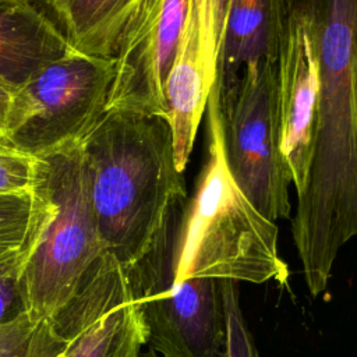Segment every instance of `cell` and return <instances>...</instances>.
I'll use <instances>...</instances> for the list:
<instances>
[{
	"label": "cell",
	"instance_id": "obj_1",
	"mask_svg": "<svg viewBox=\"0 0 357 357\" xmlns=\"http://www.w3.org/2000/svg\"><path fill=\"white\" fill-rule=\"evenodd\" d=\"M318 73L314 146L291 234L307 287L326 290L339 250L357 237V0H298Z\"/></svg>",
	"mask_w": 357,
	"mask_h": 357
},
{
	"label": "cell",
	"instance_id": "obj_2",
	"mask_svg": "<svg viewBox=\"0 0 357 357\" xmlns=\"http://www.w3.org/2000/svg\"><path fill=\"white\" fill-rule=\"evenodd\" d=\"M105 251L134 264L188 199L169 120L106 109L81 141Z\"/></svg>",
	"mask_w": 357,
	"mask_h": 357
},
{
	"label": "cell",
	"instance_id": "obj_3",
	"mask_svg": "<svg viewBox=\"0 0 357 357\" xmlns=\"http://www.w3.org/2000/svg\"><path fill=\"white\" fill-rule=\"evenodd\" d=\"M205 156L177 226V275L287 284L278 226L259 215L233 183L223 158L219 79L206 100Z\"/></svg>",
	"mask_w": 357,
	"mask_h": 357
},
{
	"label": "cell",
	"instance_id": "obj_4",
	"mask_svg": "<svg viewBox=\"0 0 357 357\" xmlns=\"http://www.w3.org/2000/svg\"><path fill=\"white\" fill-rule=\"evenodd\" d=\"M38 160L50 212L21 278L25 312L35 321L54 317L106 252L98 233L81 142Z\"/></svg>",
	"mask_w": 357,
	"mask_h": 357
},
{
	"label": "cell",
	"instance_id": "obj_5",
	"mask_svg": "<svg viewBox=\"0 0 357 357\" xmlns=\"http://www.w3.org/2000/svg\"><path fill=\"white\" fill-rule=\"evenodd\" d=\"M183 209L126 268L131 294L146 329V346L159 357H225L220 280L177 275Z\"/></svg>",
	"mask_w": 357,
	"mask_h": 357
},
{
	"label": "cell",
	"instance_id": "obj_6",
	"mask_svg": "<svg viewBox=\"0 0 357 357\" xmlns=\"http://www.w3.org/2000/svg\"><path fill=\"white\" fill-rule=\"evenodd\" d=\"M219 109L223 158L233 183L269 222L290 218L291 180L279 144L278 63L258 60L233 82H219Z\"/></svg>",
	"mask_w": 357,
	"mask_h": 357
},
{
	"label": "cell",
	"instance_id": "obj_7",
	"mask_svg": "<svg viewBox=\"0 0 357 357\" xmlns=\"http://www.w3.org/2000/svg\"><path fill=\"white\" fill-rule=\"evenodd\" d=\"M114 61L70 50L14 95L3 139L33 158L81 142L106 110Z\"/></svg>",
	"mask_w": 357,
	"mask_h": 357
},
{
	"label": "cell",
	"instance_id": "obj_8",
	"mask_svg": "<svg viewBox=\"0 0 357 357\" xmlns=\"http://www.w3.org/2000/svg\"><path fill=\"white\" fill-rule=\"evenodd\" d=\"M54 319L64 339L59 357H141L146 344L126 266L109 252L93 264Z\"/></svg>",
	"mask_w": 357,
	"mask_h": 357
},
{
	"label": "cell",
	"instance_id": "obj_9",
	"mask_svg": "<svg viewBox=\"0 0 357 357\" xmlns=\"http://www.w3.org/2000/svg\"><path fill=\"white\" fill-rule=\"evenodd\" d=\"M190 0H138L123 31L106 109L167 119L166 81Z\"/></svg>",
	"mask_w": 357,
	"mask_h": 357
},
{
	"label": "cell",
	"instance_id": "obj_10",
	"mask_svg": "<svg viewBox=\"0 0 357 357\" xmlns=\"http://www.w3.org/2000/svg\"><path fill=\"white\" fill-rule=\"evenodd\" d=\"M226 0H190L187 22L166 81L176 165L185 172L206 100L216 81Z\"/></svg>",
	"mask_w": 357,
	"mask_h": 357
},
{
	"label": "cell",
	"instance_id": "obj_11",
	"mask_svg": "<svg viewBox=\"0 0 357 357\" xmlns=\"http://www.w3.org/2000/svg\"><path fill=\"white\" fill-rule=\"evenodd\" d=\"M317 103L318 73L308 20L298 0H286L278 57V117L280 152L296 192L308 176Z\"/></svg>",
	"mask_w": 357,
	"mask_h": 357
},
{
	"label": "cell",
	"instance_id": "obj_12",
	"mask_svg": "<svg viewBox=\"0 0 357 357\" xmlns=\"http://www.w3.org/2000/svg\"><path fill=\"white\" fill-rule=\"evenodd\" d=\"M286 0H226L225 33L218 77L222 86L233 82L254 61L278 63Z\"/></svg>",
	"mask_w": 357,
	"mask_h": 357
},
{
	"label": "cell",
	"instance_id": "obj_13",
	"mask_svg": "<svg viewBox=\"0 0 357 357\" xmlns=\"http://www.w3.org/2000/svg\"><path fill=\"white\" fill-rule=\"evenodd\" d=\"M75 52L110 59L138 0H26Z\"/></svg>",
	"mask_w": 357,
	"mask_h": 357
},
{
	"label": "cell",
	"instance_id": "obj_14",
	"mask_svg": "<svg viewBox=\"0 0 357 357\" xmlns=\"http://www.w3.org/2000/svg\"><path fill=\"white\" fill-rule=\"evenodd\" d=\"M73 50L26 1H0V75L20 86L45 64Z\"/></svg>",
	"mask_w": 357,
	"mask_h": 357
},
{
	"label": "cell",
	"instance_id": "obj_15",
	"mask_svg": "<svg viewBox=\"0 0 357 357\" xmlns=\"http://www.w3.org/2000/svg\"><path fill=\"white\" fill-rule=\"evenodd\" d=\"M49 211L50 201L40 174L31 190L0 192V255L22 247L38 234Z\"/></svg>",
	"mask_w": 357,
	"mask_h": 357
},
{
	"label": "cell",
	"instance_id": "obj_16",
	"mask_svg": "<svg viewBox=\"0 0 357 357\" xmlns=\"http://www.w3.org/2000/svg\"><path fill=\"white\" fill-rule=\"evenodd\" d=\"M63 347L54 317L35 321L22 312L0 325V357H59Z\"/></svg>",
	"mask_w": 357,
	"mask_h": 357
},
{
	"label": "cell",
	"instance_id": "obj_17",
	"mask_svg": "<svg viewBox=\"0 0 357 357\" xmlns=\"http://www.w3.org/2000/svg\"><path fill=\"white\" fill-rule=\"evenodd\" d=\"M42 230L22 247L0 255V325L15 319L25 312L21 278L32 251L39 241Z\"/></svg>",
	"mask_w": 357,
	"mask_h": 357
},
{
	"label": "cell",
	"instance_id": "obj_18",
	"mask_svg": "<svg viewBox=\"0 0 357 357\" xmlns=\"http://www.w3.org/2000/svg\"><path fill=\"white\" fill-rule=\"evenodd\" d=\"M225 311V357H258L254 337L244 319L234 280H220Z\"/></svg>",
	"mask_w": 357,
	"mask_h": 357
},
{
	"label": "cell",
	"instance_id": "obj_19",
	"mask_svg": "<svg viewBox=\"0 0 357 357\" xmlns=\"http://www.w3.org/2000/svg\"><path fill=\"white\" fill-rule=\"evenodd\" d=\"M38 158L15 149L0 137V192L31 190L38 181Z\"/></svg>",
	"mask_w": 357,
	"mask_h": 357
},
{
	"label": "cell",
	"instance_id": "obj_20",
	"mask_svg": "<svg viewBox=\"0 0 357 357\" xmlns=\"http://www.w3.org/2000/svg\"><path fill=\"white\" fill-rule=\"evenodd\" d=\"M17 85H14L13 82L0 75V137H3L4 134L10 107L17 92Z\"/></svg>",
	"mask_w": 357,
	"mask_h": 357
},
{
	"label": "cell",
	"instance_id": "obj_21",
	"mask_svg": "<svg viewBox=\"0 0 357 357\" xmlns=\"http://www.w3.org/2000/svg\"><path fill=\"white\" fill-rule=\"evenodd\" d=\"M141 357H159V356L152 349H148L145 353L141 354Z\"/></svg>",
	"mask_w": 357,
	"mask_h": 357
},
{
	"label": "cell",
	"instance_id": "obj_22",
	"mask_svg": "<svg viewBox=\"0 0 357 357\" xmlns=\"http://www.w3.org/2000/svg\"><path fill=\"white\" fill-rule=\"evenodd\" d=\"M356 84H357V54H356Z\"/></svg>",
	"mask_w": 357,
	"mask_h": 357
}]
</instances>
